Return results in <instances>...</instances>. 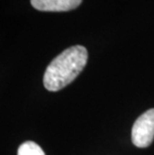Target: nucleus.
<instances>
[{
    "label": "nucleus",
    "mask_w": 154,
    "mask_h": 155,
    "mask_svg": "<svg viewBox=\"0 0 154 155\" xmlns=\"http://www.w3.org/2000/svg\"><path fill=\"white\" fill-rule=\"evenodd\" d=\"M87 59V50L82 45L65 49L47 66L43 76L44 87L55 92L67 86L84 69Z\"/></svg>",
    "instance_id": "1"
},
{
    "label": "nucleus",
    "mask_w": 154,
    "mask_h": 155,
    "mask_svg": "<svg viewBox=\"0 0 154 155\" xmlns=\"http://www.w3.org/2000/svg\"><path fill=\"white\" fill-rule=\"evenodd\" d=\"M17 155H45V153L33 141H25L19 146Z\"/></svg>",
    "instance_id": "4"
},
{
    "label": "nucleus",
    "mask_w": 154,
    "mask_h": 155,
    "mask_svg": "<svg viewBox=\"0 0 154 155\" xmlns=\"http://www.w3.org/2000/svg\"><path fill=\"white\" fill-rule=\"evenodd\" d=\"M131 139L136 147L145 148L154 139V108L141 114L134 122L131 130Z\"/></svg>",
    "instance_id": "2"
},
{
    "label": "nucleus",
    "mask_w": 154,
    "mask_h": 155,
    "mask_svg": "<svg viewBox=\"0 0 154 155\" xmlns=\"http://www.w3.org/2000/svg\"><path fill=\"white\" fill-rule=\"evenodd\" d=\"M82 0H31V5L39 11L63 12L75 9Z\"/></svg>",
    "instance_id": "3"
}]
</instances>
